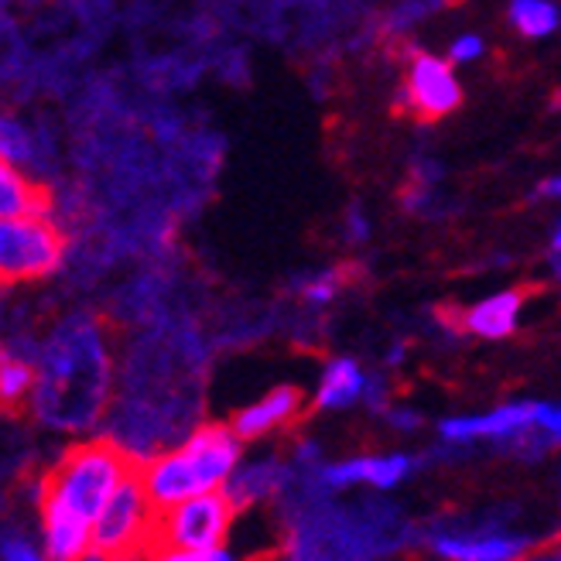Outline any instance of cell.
<instances>
[{"label": "cell", "mask_w": 561, "mask_h": 561, "mask_svg": "<svg viewBox=\"0 0 561 561\" xmlns=\"http://www.w3.org/2000/svg\"><path fill=\"white\" fill-rule=\"evenodd\" d=\"M538 428H541L551 442H561V404H545V401H538Z\"/></svg>", "instance_id": "d4e9b609"}, {"label": "cell", "mask_w": 561, "mask_h": 561, "mask_svg": "<svg viewBox=\"0 0 561 561\" xmlns=\"http://www.w3.org/2000/svg\"><path fill=\"white\" fill-rule=\"evenodd\" d=\"M0 554H4V561H48V554H42L24 535H18V530H8L4 535V548H0Z\"/></svg>", "instance_id": "7402d4cb"}, {"label": "cell", "mask_w": 561, "mask_h": 561, "mask_svg": "<svg viewBox=\"0 0 561 561\" xmlns=\"http://www.w3.org/2000/svg\"><path fill=\"white\" fill-rule=\"evenodd\" d=\"M240 442L243 438L233 432V425L209 421V425L195 428L172 453H161L158 459L140 466L154 511L179 507L182 500L222 490V483L240 466Z\"/></svg>", "instance_id": "277c9868"}, {"label": "cell", "mask_w": 561, "mask_h": 561, "mask_svg": "<svg viewBox=\"0 0 561 561\" xmlns=\"http://www.w3.org/2000/svg\"><path fill=\"white\" fill-rule=\"evenodd\" d=\"M398 106L417 121H442L462 106V82L456 66L445 55L411 51L404 66V82L398 90Z\"/></svg>", "instance_id": "9c48e42d"}, {"label": "cell", "mask_w": 561, "mask_h": 561, "mask_svg": "<svg viewBox=\"0 0 561 561\" xmlns=\"http://www.w3.org/2000/svg\"><path fill=\"white\" fill-rule=\"evenodd\" d=\"M233 514H237V503L222 490H209V493H199L192 500H182L179 507L158 511L148 558H154L158 551H209V548H219L222 538H227L230 527H233Z\"/></svg>", "instance_id": "52a82bcc"}, {"label": "cell", "mask_w": 561, "mask_h": 561, "mask_svg": "<svg viewBox=\"0 0 561 561\" xmlns=\"http://www.w3.org/2000/svg\"><path fill=\"white\" fill-rule=\"evenodd\" d=\"M154 520L158 511L148 496L145 476H140V462L134 472L117 486L103 507L100 520L93 524V551L106 561H137L148 558L151 538H154Z\"/></svg>", "instance_id": "5b68a950"}, {"label": "cell", "mask_w": 561, "mask_h": 561, "mask_svg": "<svg viewBox=\"0 0 561 561\" xmlns=\"http://www.w3.org/2000/svg\"><path fill=\"white\" fill-rule=\"evenodd\" d=\"M35 380H38L35 359L4 350V356H0V398H4L8 411H21L27 401H32Z\"/></svg>", "instance_id": "ac0fdd59"}, {"label": "cell", "mask_w": 561, "mask_h": 561, "mask_svg": "<svg viewBox=\"0 0 561 561\" xmlns=\"http://www.w3.org/2000/svg\"><path fill=\"white\" fill-rule=\"evenodd\" d=\"M343 230H346V240H350V243L370 240V216L353 206V209L346 213V219H343Z\"/></svg>", "instance_id": "cb8c5ba5"}, {"label": "cell", "mask_w": 561, "mask_h": 561, "mask_svg": "<svg viewBox=\"0 0 561 561\" xmlns=\"http://www.w3.org/2000/svg\"><path fill=\"white\" fill-rule=\"evenodd\" d=\"M551 250H554V254H561V222H558L554 233H551Z\"/></svg>", "instance_id": "83f0119b"}, {"label": "cell", "mask_w": 561, "mask_h": 561, "mask_svg": "<svg viewBox=\"0 0 561 561\" xmlns=\"http://www.w3.org/2000/svg\"><path fill=\"white\" fill-rule=\"evenodd\" d=\"M524 305H527V288L493 291L476 305L462 308L456 316V329H462L466 335H476V340H486V343L507 340V335H514L520 325Z\"/></svg>", "instance_id": "7c38bea8"}, {"label": "cell", "mask_w": 561, "mask_h": 561, "mask_svg": "<svg viewBox=\"0 0 561 561\" xmlns=\"http://www.w3.org/2000/svg\"><path fill=\"white\" fill-rule=\"evenodd\" d=\"M383 417H387L394 428H401V432H414V428L421 425V414H417V411H411V408H398V404H390V408L383 411Z\"/></svg>", "instance_id": "484cf974"}, {"label": "cell", "mask_w": 561, "mask_h": 561, "mask_svg": "<svg viewBox=\"0 0 561 561\" xmlns=\"http://www.w3.org/2000/svg\"><path fill=\"white\" fill-rule=\"evenodd\" d=\"M421 462L408 453H387V456H359V459H346V462H332L316 469L319 483L325 493H340L350 486H374V490H394L401 486L408 476L417 469Z\"/></svg>", "instance_id": "8fae6325"}, {"label": "cell", "mask_w": 561, "mask_h": 561, "mask_svg": "<svg viewBox=\"0 0 561 561\" xmlns=\"http://www.w3.org/2000/svg\"><path fill=\"white\" fill-rule=\"evenodd\" d=\"M370 374L359 367L353 356H332L319 377L316 390V408L319 411H343L353 408L356 401L367 398Z\"/></svg>", "instance_id": "9a60e30c"}, {"label": "cell", "mask_w": 561, "mask_h": 561, "mask_svg": "<svg viewBox=\"0 0 561 561\" xmlns=\"http://www.w3.org/2000/svg\"><path fill=\"white\" fill-rule=\"evenodd\" d=\"M38 380L27 411L42 428L51 432H90L110 411L114 398V346L106 325L76 312L55 325L38 346Z\"/></svg>", "instance_id": "6da1fadb"}, {"label": "cell", "mask_w": 561, "mask_h": 561, "mask_svg": "<svg viewBox=\"0 0 561 561\" xmlns=\"http://www.w3.org/2000/svg\"><path fill=\"white\" fill-rule=\"evenodd\" d=\"M432 551L445 561H517L530 538L503 527L500 517H483L472 524L442 520L425 530Z\"/></svg>", "instance_id": "ba28073f"}, {"label": "cell", "mask_w": 561, "mask_h": 561, "mask_svg": "<svg viewBox=\"0 0 561 561\" xmlns=\"http://www.w3.org/2000/svg\"><path fill=\"white\" fill-rule=\"evenodd\" d=\"M301 408H305L301 390L291 387V383H280V387L267 390L261 401L237 411L230 425L243 442H254V438H264V435H271L277 428H288L291 421L301 414Z\"/></svg>", "instance_id": "4fadbf2b"}, {"label": "cell", "mask_w": 561, "mask_h": 561, "mask_svg": "<svg viewBox=\"0 0 561 561\" xmlns=\"http://www.w3.org/2000/svg\"><path fill=\"white\" fill-rule=\"evenodd\" d=\"M82 561H106V558H103V554H96V551H90V554L82 558Z\"/></svg>", "instance_id": "f1b7e54d"}, {"label": "cell", "mask_w": 561, "mask_h": 561, "mask_svg": "<svg viewBox=\"0 0 561 561\" xmlns=\"http://www.w3.org/2000/svg\"><path fill=\"white\" fill-rule=\"evenodd\" d=\"M134 466L124 448L103 435L72 445L42 476L38 520L48 561H82L93 551V524Z\"/></svg>", "instance_id": "7a4b0ae2"}, {"label": "cell", "mask_w": 561, "mask_h": 561, "mask_svg": "<svg viewBox=\"0 0 561 561\" xmlns=\"http://www.w3.org/2000/svg\"><path fill=\"white\" fill-rule=\"evenodd\" d=\"M535 199L538 203H561V172H554L535 185Z\"/></svg>", "instance_id": "4316f807"}, {"label": "cell", "mask_w": 561, "mask_h": 561, "mask_svg": "<svg viewBox=\"0 0 561 561\" xmlns=\"http://www.w3.org/2000/svg\"><path fill=\"white\" fill-rule=\"evenodd\" d=\"M507 24L520 38L541 42V38H551L561 27V8L554 0H511Z\"/></svg>", "instance_id": "e0dca14e"}, {"label": "cell", "mask_w": 561, "mask_h": 561, "mask_svg": "<svg viewBox=\"0 0 561 561\" xmlns=\"http://www.w3.org/2000/svg\"><path fill=\"white\" fill-rule=\"evenodd\" d=\"M483 55H486V38H483V35H476V32H459L453 42H448L445 59L453 62V66H472V62H480Z\"/></svg>", "instance_id": "44dd1931"}, {"label": "cell", "mask_w": 561, "mask_h": 561, "mask_svg": "<svg viewBox=\"0 0 561 561\" xmlns=\"http://www.w3.org/2000/svg\"><path fill=\"white\" fill-rule=\"evenodd\" d=\"M538 425V401H514L493 408L486 414H459V417H445L438 432L445 442L453 445H469V442H500L507 445L511 438L524 435Z\"/></svg>", "instance_id": "30bf717a"}, {"label": "cell", "mask_w": 561, "mask_h": 561, "mask_svg": "<svg viewBox=\"0 0 561 561\" xmlns=\"http://www.w3.org/2000/svg\"><path fill=\"white\" fill-rule=\"evenodd\" d=\"M18 216H51V199L18 164H0V219Z\"/></svg>", "instance_id": "2e32d148"}, {"label": "cell", "mask_w": 561, "mask_h": 561, "mask_svg": "<svg viewBox=\"0 0 561 561\" xmlns=\"http://www.w3.org/2000/svg\"><path fill=\"white\" fill-rule=\"evenodd\" d=\"M66 264V233L51 216L0 219V277L4 285H27L59 274Z\"/></svg>", "instance_id": "8992f818"}, {"label": "cell", "mask_w": 561, "mask_h": 561, "mask_svg": "<svg viewBox=\"0 0 561 561\" xmlns=\"http://www.w3.org/2000/svg\"><path fill=\"white\" fill-rule=\"evenodd\" d=\"M291 476H295L291 462L277 459V456H264L257 462L237 466L230 480L222 483V493L237 503V511H243V507H254V503H261V500L280 496L288 490Z\"/></svg>", "instance_id": "5bb4252c"}, {"label": "cell", "mask_w": 561, "mask_h": 561, "mask_svg": "<svg viewBox=\"0 0 561 561\" xmlns=\"http://www.w3.org/2000/svg\"><path fill=\"white\" fill-rule=\"evenodd\" d=\"M346 285V271L343 267H325V271H316V274H305L301 280H295V291L305 305H329L335 295L343 291Z\"/></svg>", "instance_id": "d6986e66"}, {"label": "cell", "mask_w": 561, "mask_h": 561, "mask_svg": "<svg viewBox=\"0 0 561 561\" xmlns=\"http://www.w3.org/2000/svg\"><path fill=\"white\" fill-rule=\"evenodd\" d=\"M32 130H27L21 121L14 117H4V124H0V158H4V164H24L27 158H32Z\"/></svg>", "instance_id": "ffe728a7"}, {"label": "cell", "mask_w": 561, "mask_h": 561, "mask_svg": "<svg viewBox=\"0 0 561 561\" xmlns=\"http://www.w3.org/2000/svg\"><path fill=\"white\" fill-rule=\"evenodd\" d=\"M288 561H377L421 538V527L394 503L363 500L353 507L329 496L285 507Z\"/></svg>", "instance_id": "3957f363"}, {"label": "cell", "mask_w": 561, "mask_h": 561, "mask_svg": "<svg viewBox=\"0 0 561 561\" xmlns=\"http://www.w3.org/2000/svg\"><path fill=\"white\" fill-rule=\"evenodd\" d=\"M148 561H233V554L222 551V548H209V551H158Z\"/></svg>", "instance_id": "603a6c76"}]
</instances>
